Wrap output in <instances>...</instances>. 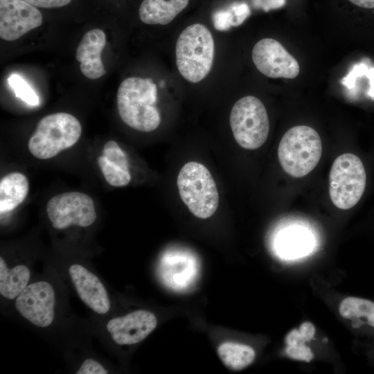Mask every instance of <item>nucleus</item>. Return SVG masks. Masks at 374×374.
Returning <instances> with one entry per match:
<instances>
[{
    "mask_svg": "<svg viewBox=\"0 0 374 374\" xmlns=\"http://www.w3.org/2000/svg\"><path fill=\"white\" fill-rule=\"evenodd\" d=\"M55 293L52 285L45 281L33 283L17 297L15 308L30 323L47 327L54 319Z\"/></svg>",
    "mask_w": 374,
    "mask_h": 374,
    "instance_id": "obj_10",
    "label": "nucleus"
},
{
    "mask_svg": "<svg viewBox=\"0 0 374 374\" xmlns=\"http://www.w3.org/2000/svg\"><path fill=\"white\" fill-rule=\"evenodd\" d=\"M315 335L316 327L310 321H304L290 330L284 338L286 356L295 361L310 362L314 357L310 343Z\"/></svg>",
    "mask_w": 374,
    "mask_h": 374,
    "instance_id": "obj_16",
    "label": "nucleus"
},
{
    "mask_svg": "<svg viewBox=\"0 0 374 374\" xmlns=\"http://www.w3.org/2000/svg\"><path fill=\"white\" fill-rule=\"evenodd\" d=\"M177 185L181 200L193 215L206 219L215 213L219 204L218 190L204 165L186 163L178 174Z\"/></svg>",
    "mask_w": 374,
    "mask_h": 374,
    "instance_id": "obj_5",
    "label": "nucleus"
},
{
    "mask_svg": "<svg viewBox=\"0 0 374 374\" xmlns=\"http://www.w3.org/2000/svg\"><path fill=\"white\" fill-rule=\"evenodd\" d=\"M217 354L224 364L233 371L248 367L256 357V352L251 346L233 341L221 344L217 348Z\"/></svg>",
    "mask_w": 374,
    "mask_h": 374,
    "instance_id": "obj_22",
    "label": "nucleus"
},
{
    "mask_svg": "<svg viewBox=\"0 0 374 374\" xmlns=\"http://www.w3.org/2000/svg\"><path fill=\"white\" fill-rule=\"evenodd\" d=\"M322 153L321 138L317 132L307 125H297L283 136L278 148V157L284 171L300 178L310 172L318 164Z\"/></svg>",
    "mask_w": 374,
    "mask_h": 374,
    "instance_id": "obj_3",
    "label": "nucleus"
},
{
    "mask_svg": "<svg viewBox=\"0 0 374 374\" xmlns=\"http://www.w3.org/2000/svg\"><path fill=\"white\" fill-rule=\"evenodd\" d=\"M106 44V35L98 28L87 32L76 49L75 58L80 62L82 74L92 80L106 73L101 60V53Z\"/></svg>",
    "mask_w": 374,
    "mask_h": 374,
    "instance_id": "obj_14",
    "label": "nucleus"
},
{
    "mask_svg": "<svg viewBox=\"0 0 374 374\" xmlns=\"http://www.w3.org/2000/svg\"><path fill=\"white\" fill-rule=\"evenodd\" d=\"M339 313L355 327L364 324L374 328V302L355 296L344 298L339 303Z\"/></svg>",
    "mask_w": 374,
    "mask_h": 374,
    "instance_id": "obj_19",
    "label": "nucleus"
},
{
    "mask_svg": "<svg viewBox=\"0 0 374 374\" xmlns=\"http://www.w3.org/2000/svg\"><path fill=\"white\" fill-rule=\"evenodd\" d=\"M170 255V254H169ZM196 261L190 256L170 254L163 257L161 272L165 283L174 290L185 289L197 275Z\"/></svg>",
    "mask_w": 374,
    "mask_h": 374,
    "instance_id": "obj_15",
    "label": "nucleus"
},
{
    "mask_svg": "<svg viewBox=\"0 0 374 374\" xmlns=\"http://www.w3.org/2000/svg\"><path fill=\"white\" fill-rule=\"evenodd\" d=\"M42 15L24 0H0V37L14 41L40 26Z\"/></svg>",
    "mask_w": 374,
    "mask_h": 374,
    "instance_id": "obj_11",
    "label": "nucleus"
},
{
    "mask_svg": "<svg viewBox=\"0 0 374 374\" xmlns=\"http://www.w3.org/2000/svg\"><path fill=\"white\" fill-rule=\"evenodd\" d=\"M69 272L80 299L94 312L106 314L110 308V301L99 278L78 264L72 265Z\"/></svg>",
    "mask_w": 374,
    "mask_h": 374,
    "instance_id": "obj_13",
    "label": "nucleus"
},
{
    "mask_svg": "<svg viewBox=\"0 0 374 374\" xmlns=\"http://www.w3.org/2000/svg\"><path fill=\"white\" fill-rule=\"evenodd\" d=\"M230 10L233 15L235 26L242 24L250 15V9L245 3H235Z\"/></svg>",
    "mask_w": 374,
    "mask_h": 374,
    "instance_id": "obj_28",
    "label": "nucleus"
},
{
    "mask_svg": "<svg viewBox=\"0 0 374 374\" xmlns=\"http://www.w3.org/2000/svg\"><path fill=\"white\" fill-rule=\"evenodd\" d=\"M108 371L98 363L92 359L84 360L80 366L77 374H107Z\"/></svg>",
    "mask_w": 374,
    "mask_h": 374,
    "instance_id": "obj_27",
    "label": "nucleus"
},
{
    "mask_svg": "<svg viewBox=\"0 0 374 374\" xmlns=\"http://www.w3.org/2000/svg\"><path fill=\"white\" fill-rule=\"evenodd\" d=\"M102 155L109 161L130 170L127 156L116 141H107L103 146Z\"/></svg>",
    "mask_w": 374,
    "mask_h": 374,
    "instance_id": "obj_25",
    "label": "nucleus"
},
{
    "mask_svg": "<svg viewBox=\"0 0 374 374\" xmlns=\"http://www.w3.org/2000/svg\"><path fill=\"white\" fill-rule=\"evenodd\" d=\"M46 212L57 229L71 225L87 227L97 217L93 199L81 192H67L53 197L46 204Z\"/></svg>",
    "mask_w": 374,
    "mask_h": 374,
    "instance_id": "obj_8",
    "label": "nucleus"
},
{
    "mask_svg": "<svg viewBox=\"0 0 374 374\" xmlns=\"http://www.w3.org/2000/svg\"><path fill=\"white\" fill-rule=\"evenodd\" d=\"M29 190L27 177L19 172H12L0 181V211L6 213L21 204Z\"/></svg>",
    "mask_w": 374,
    "mask_h": 374,
    "instance_id": "obj_18",
    "label": "nucleus"
},
{
    "mask_svg": "<svg viewBox=\"0 0 374 374\" xmlns=\"http://www.w3.org/2000/svg\"><path fill=\"white\" fill-rule=\"evenodd\" d=\"M189 0H143L139 17L147 24L166 25L188 6Z\"/></svg>",
    "mask_w": 374,
    "mask_h": 374,
    "instance_id": "obj_17",
    "label": "nucleus"
},
{
    "mask_svg": "<svg viewBox=\"0 0 374 374\" xmlns=\"http://www.w3.org/2000/svg\"><path fill=\"white\" fill-rule=\"evenodd\" d=\"M230 125L237 143L247 150H256L266 141L269 121L263 103L256 97L239 99L230 114Z\"/></svg>",
    "mask_w": 374,
    "mask_h": 374,
    "instance_id": "obj_6",
    "label": "nucleus"
},
{
    "mask_svg": "<svg viewBox=\"0 0 374 374\" xmlns=\"http://www.w3.org/2000/svg\"><path fill=\"white\" fill-rule=\"evenodd\" d=\"M176 64L181 75L197 83L209 73L215 56V44L206 26L194 24L179 35L175 46Z\"/></svg>",
    "mask_w": 374,
    "mask_h": 374,
    "instance_id": "obj_2",
    "label": "nucleus"
},
{
    "mask_svg": "<svg viewBox=\"0 0 374 374\" xmlns=\"http://www.w3.org/2000/svg\"><path fill=\"white\" fill-rule=\"evenodd\" d=\"M355 5L364 8H374V0H349Z\"/></svg>",
    "mask_w": 374,
    "mask_h": 374,
    "instance_id": "obj_31",
    "label": "nucleus"
},
{
    "mask_svg": "<svg viewBox=\"0 0 374 374\" xmlns=\"http://www.w3.org/2000/svg\"><path fill=\"white\" fill-rule=\"evenodd\" d=\"M30 4L44 8H58L69 4L71 0H24Z\"/></svg>",
    "mask_w": 374,
    "mask_h": 374,
    "instance_id": "obj_29",
    "label": "nucleus"
},
{
    "mask_svg": "<svg viewBox=\"0 0 374 374\" xmlns=\"http://www.w3.org/2000/svg\"><path fill=\"white\" fill-rule=\"evenodd\" d=\"M214 27L221 31L226 30L235 26L233 15L230 9L215 12L213 16Z\"/></svg>",
    "mask_w": 374,
    "mask_h": 374,
    "instance_id": "obj_26",
    "label": "nucleus"
},
{
    "mask_svg": "<svg viewBox=\"0 0 374 374\" xmlns=\"http://www.w3.org/2000/svg\"><path fill=\"white\" fill-rule=\"evenodd\" d=\"M97 163L107 183L114 187L127 186L131 181L130 170L109 161L103 155L98 157Z\"/></svg>",
    "mask_w": 374,
    "mask_h": 374,
    "instance_id": "obj_23",
    "label": "nucleus"
},
{
    "mask_svg": "<svg viewBox=\"0 0 374 374\" xmlns=\"http://www.w3.org/2000/svg\"><path fill=\"white\" fill-rule=\"evenodd\" d=\"M30 277L28 268L23 265L8 269L0 258V294L6 299L17 298L27 287Z\"/></svg>",
    "mask_w": 374,
    "mask_h": 374,
    "instance_id": "obj_20",
    "label": "nucleus"
},
{
    "mask_svg": "<svg viewBox=\"0 0 374 374\" xmlns=\"http://www.w3.org/2000/svg\"><path fill=\"white\" fill-rule=\"evenodd\" d=\"M157 324L154 314L139 310L109 320L107 329L116 344L130 345L143 340L154 330Z\"/></svg>",
    "mask_w": 374,
    "mask_h": 374,
    "instance_id": "obj_12",
    "label": "nucleus"
},
{
    "mask_svg": "<svg viewBox=\"0 0 374 374\" xmlns=\"http://www.w3.org/2000/svg\"><path fill=\"white\" fill-rule=\"evenodd\" d=\"M366 181V172L361 159L351 153L341 154L334 161L330 172L331 201L340 209L351 208L361 199Z\"/></svg>",
    "mask_w": 374,
    "mask_h": 374,
    "instance_id": "obj_7",
    "label": "nucleus"
},
{
    "mask_svg": "<svg viewBox=\"0 0 374 374\" xmlns=\"http://www.w3.org/2000/svg\"><path fill=\"white\" fill-rule=\"evenodd\" d=\"M157 87L151 78L130 77L119 85L117 107L121 120L129 127L141 132L156 130L161 123L155 106Z\"/></svg>",
    "mask_w": 374,
    "mask_h": 374,
    "instance_id": "obj_1",
    "label": "nucleus"
},
{
    "mask_svg": "<svg viewBox=\"0 0 374 374\" xmlns=\"http://www.w3.org/2000/svg\"><path fill=\"white\" fill-rule=\"evenodd\" d=\"M82 127L73 115L59 112L43 117L28 141V150L36 158L48 159L74 145Z\"/></svg>",
    "mask_w": 374,
    "mask_h": 374,
    "instance_id": "obj_4",
    "label": "nucleus"
},
{
    "mask_svg": "<svg viewBox=\"0 0 374 374\" xmlns=\"http://www.w3.org/2000/svg\"><path fill=\"white\" fill-rule=\"evenodd\" d=\"M252 60L261 73L271 78L293 79L300 71L296 60L271 38L262 39L254 45Z\"/></svg>",
    "mask_w": 374,
    "mask_h": 374,
    "instance_id": "obj_9",
    "label": "nucleus"
},
{
    "mask_svg": "<svg viewBox=\"0 0 374 374\" xmlns=\"http://www.w3.org/2000/svg\"><path fill=\"white\" fill-rule=\"evenodd\" d=\"M8 84L16 96L30 105H37L39 98L30 86L20 75L12 74L8 79Z\"/></svg>",
    "mask_w": 374,
    "mask_h": 374,
    "instance_id": "obj_24",
    "label": "nucleus"
},
{
    "mask_svg": "<svg viewBox=\"0 0 374 374\" xmlns=\"http://www.w3.org/2000/svg\"><path fill=\"white\" fill-rule=\"evenodd\" d=\"M253 3L256 8L267 12L283 7L285 3V0H253Z\"/></svg>",
    "mask_w": 374,
    "mask_h": 374,
    "instance_id": "obj_30",
    "label": "nucleus"
},
{
    "mask_svg": "<svg viewBox=\"0 0 374 374\" xmlns=\"http://www.w3.org/2000/svg\"><path fill=\"white\" fill-rule=\"evenodd\" d=\"M312 247L310 233L301 229H290L280 235L277 240L279 254L286 258H298L307 253Z\"/></svg>",
    "mask_w": 374,
    "mask_h": 374,
    "instance_id": "obj_21",
    "label": "nucleus"
}]
</instances>
